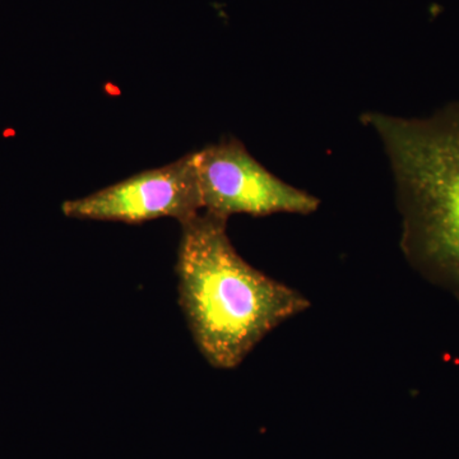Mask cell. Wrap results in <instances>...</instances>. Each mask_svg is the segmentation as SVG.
I'll list each match as a JSON object with an SVG mask.
<instances>
[{
	"label": "cell",
	"instance_id": "1",
	"mask_svg": "<svg viewBox=\"0 0 459 459\" xmlns=\"http://www.w3.org/2000/svg\"><path fill=\"white\" fill-rule=\"evenodd\" d=\"M180 226L181 310L208 364L237 369L271 332L307 312L310 301L238 255L226 220L201 212Z\"/></svg>",
	"mask_w": 459,
	"mask_h": 459
},
{
	"label": "cell",
	"instance_id": "2",
	"mask_svg": "<svg viewBox=\"0 0 459 459\" xmlns=\"http://www.w3.org/2000/svg\"><path fill=\"white\" fill-rule=\"evenodd\" d=\"M394 172L401 249L459 303V102L428 117L367 113Z\"/></svg>",
	"mask_w": 459,
	"mask_h": 459
},
{
	"label": "cell",
	"instance_id": "3",
	"mask_svg": "<svg viewBox=\"0 0 459 459\" xmlns=\"http://www.w3.org/2000/svg\"><path fill=\"white\" fill-rule=\"evenodd\" d=\"M195 156L202 212L229 221L234 214L307 216L318 211V198L272 174L237 138L208 144Z\"/></svg>",
	"mask_w": 459,
	"mask_h": 459
},
{
	"label": "cell",
	"instance_id": "4",
	"mask_svg": "<svg viewBox=\"0 0 459 459\" xmlns=\"http://www.w3.org/2000/svg\"><path fill=\"white\" fill-rule=\"evenodd\" d=\"M69 219L128 225L174 219L184 223L202 212L195 152L177 161L138 172L84 197L68 199Z\"/></svg>",
	"mask_w": 459,
	"mask_h": 459
}]
</instances>
